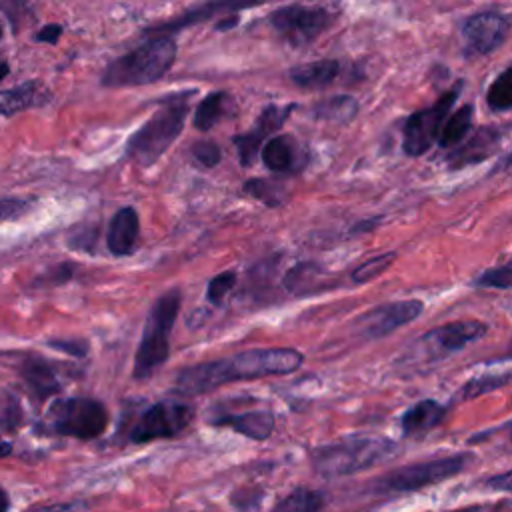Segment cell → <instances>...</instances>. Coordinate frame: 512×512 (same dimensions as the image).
Listing matches in <instances>:
<instances>
[{"mask_svg": "<svg viewBox=\"0 0 512 512\" xmlns=\"http://www.w3.org/2000/svg\"><path fill=\"white\" fill-rule=\"evenodd\" d=\"M474 284L480 288H512V262L484 270Z\"/></svg>", "mask_w": 512, "mask_h": 512, "instance_id": "4dcf8cb0", "label": "cell"}, {"mask_svg": "<svg viewBox=\"0 0 512 512\" xmlns=\"http://www.w3.org/2000/svg\"><path fill=\"white\" fill-rule=\"evenodd\" d=\"M470 462L468 454H456V456H444V458H434V460H424L416 464L402 466L400 470H394L386 478L380 480L382 490L388 492H412L420 490L430 484L444 482L458 472Z\"/></svg>", "mask_w": 512, "mask_h": 512, "instance_id": "9c48e42d", "label": "cell"}, {"mask_svg": "<svg viewBox=\"0 0 512 512\" xmlns=\"http://www.w3.org/2000/svg\"><path fill=\"white\" fill-rule=\"evenodd\" d=\"M512 380V374H502V376H480L470 380L464 388H462V398H472L484 392H490L494 388H500L504 384H508Z\"/></svg>", "mask_w": 512, "mask_h": 512, "instance_id": "1f68e13d", "label": "cell"}, {"mask_svg": "<svg viewBox=\"0 0 512 512\" xmlns=\"http://www.w3.org/2000/svg\"><path fill=\"white\" fill-rule=\"evenodd\" d=\"M50 346L60 352L78 356V358H82L86 354V344L78 342V340H50Z\"/></svg>", "mask_w": 512, "mask_h": 512, "instance_id": "8d00e7d4", "label": "cell"}, {"mask_svg": "<svg viewBox=\"0 0 512 512\" xmlns=\"http://www.w3.org/2000/svg\"><path fill=\"white\" fill-rule=\"evenodd\" d=\"M264 0H208V2H202L182 14H178L174 20L170 22H164V24H158V26H152V28H146V34L148 36H172L174 32H180L182 28H188V26H194V24H200V22H206L214 16H226V14H232V12H238V10H244V8H252V6H258L262 4Z\"/></svg>", "mask_w": 512, "mask_h": 512, "instance_id": "4fadbf2b", "label": "cell"}, {"mask_svg": "<svg viewBox=\"0 0 512 512\" xmlns=\"http://www.w3.org/2000/svg\"><path fill=\"white\" fill-rule=\"evenodd\" d=\"M30 208H32L30 200L0 196V220H16V218L24 216Z\"/></svg>", "mask_w": 512, "mask_h": 512, "instance_id": "e575fe53", "label": "cell"}, {"mask_svg": "<svg viewBox=\"0 0 512 512\" xmlns=\"http://www.w3.org/2000/svg\"><path fill=\"white\" fill-rule=\"evenodd\" d=\"M358 112V102L348 94H338L324 98L312 106V116L316 120L332 124H348Z\"/></svg>", "mask_w": 512, "mask_h": 512, "instance_id": "603a6c76", "label": "cell"}, {"mask_svg": "<svg viewBox=\"0 0 512 512\" xmlns=\"http://www.w3.org/2000/svg\"><path fill=\"white\" fill-rule=\"evenodd\" d=\"M334 16L322 6L286 4L270 12L268 22L278 36L294 48L314 42L330 24Z\"/></svg>", "mask_w": 512, "mask_h": 512, "instance_id": "ba28073f", "label": "cell"}, {"mask_svg": "<svg viewBox=\"0 0 512 512\" xmlns=\"http://www.w3.org/2000/svg\"><path fill=\"white\" fill-rule=\"evenodd\" d=\"M180 310V292L162 294L148 312L140 346L134 356V378L152 376L170 354V332Z\"/></svg>", "mask_w": 512, "mask_h": 512, "instance_id": "277c9868", "label": "cell"}, {"mask_svg": "<svg viewBox=\"0 0 512 512\" xmlns=\"http://www.w3.org/2000/svg\"><path fill=\"white\" fill-rule=\"evenodd\" d=\"M138 230H140V222H138L136 210L132 206L120 208L108 224V232H106L108 250L116 256L130 254L138 240Z\"/></svg>", "mask_w": 512, "mask_h": 512, "instance_id": "d6986e66", "label": "cell"}, {"mask_svg": "<svg viewBox=\"0 0 512 512\" xmlns=\"http://www.w3.org/2000/svg\"><path fill=\"white\" fill-rule=\"evenodd\" d=\"M502 140V130L498 126H482L478 128L464 144H458L448 154V166L450 168H464L470 164H478L486 158H490Z\"/></svg>", "mask_w": 512, "mask_h": 512, "instance_id": "9a60e30c", "label": "cell"}, {"mask_svg": "<svg viewBox=\"0 0 512 512\" xmlns=\"http://www.w3.org/2000/svg\"><path fill=\"white\" fill-rule=\"evenodd\" d=\"M10 452H12V446H10V442H6V440H2V438H0V458L8 456Z\"/></svg>", "mask_w": 512, "mask_h": 512, "instance_id": "60d3db41", "label": "cell"}, {"mask_svg": "<svg viewBox=\"0 0 512 512\" xmlns=\"http://www.w3.org/2000/svg\"><path fill=\"white\" fill-rule=\"evenodd\" d=\"M394 450H396V444L388 438L360 436V438H348V440L314 450L312 462L318 474L334 478V476H344V474L370 468L390 458Z\"/></svg>", "mask_w": 512, "mask_h": 512, "instance_id": "5b68a950", "label": "cell"}, {"mask_svg": "<svg viewBox=\"0 0 512 512\" xmlns=\"http://www.w3.org/2000/svg\"><path fill=\"white\" fill-rule=\"evenodd\" d=\"M488 326L480 320H456V322H448L432 332H428L424 336V340L434 342L436 348H440L442 352H454L464 348L468 342L482 338L486 334Z\"/></svg>", "mask_w": 512, "mask_h": 512, "instance_id": "ac0fdd59", "label": "cell"}, {"mask_svg": "<svg viewBox=\"0 0 512 512\" xmlns=\"http://www.w3.org/2000/svg\"><path fill=\"white\" fill-rule=\"evenodd\" d=\"M236 284V272H222L218 276H214L208 284V300L212 304H220L224 302V298L228 296V292L234 288Z\"/></svg>", "mask_w": 512, "mask_h": 512, "instance_id": "836d02e7", "label": "cell"}, {"mask_svg": "<svg viewBox=\"0 0 512 512\" xmlns=\"http://www.w3.org/2000/svg\"><path fill=\"white\" fill-rule=\"evenodd\" d=\"M340 74V62L338 60H314V62H306V64H298L294 68H290L288 76L290 80L306 90H320L330 86L336 76Z\"/></svg>", "mask_w": 512, "mask_h": 512, "instance_id": "44dd1931", "label": "cell"}, {"mask_svg": "<svg viewBox=\"0 0 512 512\" xmlns=\"http://www.w3.org/2000/svg\"><path fill=\"white\" fill-rule=\"evenodd\" d=\"M322 504L324 500L320 492H314L308 488H296L284 500L278 502L274 512H320Z\"/></svg>", "mask_w": 512, "mask_h": 512, "instance_id": "83f0119b", "label": "cell"}, {"mask_svg": "<svg viewBox=\"0 0 512 512\" xmlns=\"http://www.w3.org/2000/svg\"><path fill=\"white\" fill-rule=\"evenodd\" d=\"M446 408L442 404H438L436 400H422L416 402L414 406H410L402 418H400V428L406 436H414V434H424L430 428L438 426L440 420L444 418Z\"/></svg>", "mask_w": 512, "mask_h": 512, "instance_id": "7402d4cb", "label": "cell"}, {"mask_svg": "<svg viewBox=\"0 0 512 512\" xmlns=\"http://www.w3.org/2000/svg\"><path fill=\"white\" fill-rule=\"evenodd\" d=\"M506 358H512V350H510V352H508V354H506Z\"/></svg>", "mask_w": 512, "mask_h": 512, "instance_id": "ee69618b", "label": "cell"}, {"mask_svg": "<svg viewBox=\"0 0 512 512\" xmlns=\"http://www.w3.org/2000/svg\"><path fill=\"white\" fill-rule=\"evenodd\" d=\"M190 92L170 94L160 108L136 130L126 144V154L140 166H152L180 136L188 116Z\"/></svg>", "mask_w": 512, "mask_h": 512, "instance_id": "3957f363", "label": "cell"}, {"mask_svg": "<svg viewBox=\"0 0 512 512\" xmlns=\"http://www.w3.org/2000/svg\"><path fill=\"white\" fill-rule=\"evenodd\" d=\"M396 258V252H386V254H378L370 260H366L364 264H360L354 272H352V280L354 282H368L376 276H380L386 268H390L392 260Z\"/></svg>", "mask_w": 512, "mask_h": 512, "instance_id": "f546056e", "label": "cell"}, {"mask_svg": "<svg viewBox=\"0 0 512 512\" xmlns=\"http://www.w3.org/2000/svg\"><path fill=\"white\" fill-rule=\"evenodd\" d=\"M422 308L424 304L420 300H398L376 306L362 316V330L368 338H382L418 318Z\"/></svg>", "mask_w": 512, "mask_h": 512, "instance_id": "5bb4252c", "label": "cell"}, {"mask_svg": "<svg viewBox=\"0 0 512 512\" xmlns=\"http://www.w3.org/2000/svg\"><path fill=\"white\" fill-rule=\"evenodd\" d=\"M8 510V494L0 488V512Z\"/></svg>", "mask_w": 512, "mask_h": 512, "instance_id": "b9f144b4", "label": "cell"}, {"mask_svg": "<svg viewBox=\"0 0 512 512\" xmlns=\"http://www.w3.org/2000/svg\"><path fill=\"white\" fill-rule=\"evenodd\" d=\"M22 378L40 398H46V396L58 392V388H60L54 370L42 358L24 360Z\"/></svg>", "mask_w": 512, "mask_h": 512, "instance_id": "cb8c5ba5", "label": "cell"}, {"mask_svg": "<svg viewBox=\"0 0 512 512\" xmlns=\"http://www.w3.org/2000/svg\"><path fill=\"white\" fill-rule=\"evenodd\" d=\"M194 416V410L184 402H158L150 406L132 428V442H150L170 438L182 432Z\"/></svg>", "mask_w": 512, "mask_h": 512, "instance_id": "30bf717a", "label": "cell"}, {"mask_svg": "<svg viewBox=\"0 0 512 512\" xmlns=\"http://www.w3.org/2000/svg\"><path fill=\"white\" fill-rule=\"evenodd\" d=\"M292 110H294V104H288V106L270 104L260 112L252 130H248L244 134H236L232 138V142L236 144L242 166H252L254 164L256 156L262 152L264 140L270 138L276 130L282 128V124L286 122V118L290 116Z\"/></svg>", "mask_w": 512, "mask_h": 512, "instance_id": "7c38bea8", "label": "cell"}, {"mask_svg": "<svg viewBox=\"0 0 512 512\" xmlns=\"http://www.w3.org/2000/svg\"><path fill=\"white\" fill-rule=\"evenodd\" d=\"M176 60V42L172 36H150L148 42L112 60L102 72V86L126 88L160 80Z\"/></svg>", "mask_w": 512, "mask_h": 512, "instance_id": "7a4b0ae2", "label": "cell"}, {"mask_svg": "<svg viewBox=\"0 0 512 512\" xmlns=\"http://www.w3.org/2000/svg\"><path fill=\"white\" fill-rule=\"evenodd\" d=\"M260 154H262L264 166L278 174L298 172L306 164V150L290 134H280V136L268 138V142L262 146Z\"/></svg>", "mask_w": 512, "mask_h": 512, "instance_id": "2e32d148", "label": "cell"}, {"mask_svg": "<svg viewBox=\"0 0 512 512\" xmlns=\"http://www.w3.org/2000/svg\"><path fill=\"white\" fill-rule=\"evenodd\" d=\"M486 484L494 490H512V470H508L504 474H498V476H492Z\"/></svg>", "mask_w": 512, "mask_h": 512, "instance_id": "f35d334b", "label": "cell"}, {"mask_svg": "<svg viewBox=\"0 0 512 512\" xmlns=\"http://www.w3.org/2000/svg\"><path fill=\"white\" fill-rule=\"evenodd\" d=\"M190 152H192L194 162H196L198 166H202V168H212V166H216V164L220 162V156H222L220 146H218L216 142H210V140L194 142L192 148H190Z\"/></svg>", "mask_w": 512, "mask_h": 512, "instance_id": "d6a6232c", "label": "cell"}, {"mask_svg": "<svg viewBox=\"0 0 512 512\" xmlns=\"http://www.w3.org/2000/svg\"><path fill=\"white\" fill-rule=\"evenodd\" d=\"M510 32V20L496 12L484 10L466 18L462 24L466 56H484L498 50Z\"/></svg>", "mask_w": 512, "mask_h": 512, "instance_id": "8fae6325", "label": "cell"}, {"mask_svg": "<svg viewBox=\"0 0 512 512\" xmlns=\"http://www.w3.org/2000/svg\"><path fill=\"white\" fill-rule=\"evenodd\" d=\"M302 360V354L294 348H254L232 358L184 368L176 378V390L182 394H204L234 380L288 374L300 368Z\"/></svg>", "mask_w": 512, "mask_h": 512, "instance_id": "6da1fadb", "label": "cell"}, {"mask_svg": "<svg viewBox=\"0 0 512 512\" xmlns=\"http://www.w3.org/2000/svg\"><path fill=\"white\" fill-rule=\"evenodd\" d=\"M52 100V92L40 80H26L0 92V116H14L22 110L40 108Z\"/></svg>", "mask_w": 512, "mask_h": 512, "instance_id": "e0dca14e", "label": "cell"}, {"mask_svg": "<svg viewBox=\"0 0 512 512\" xmlns=\"http://www.w3.org/2000/svg\"><path fill=\"white\" fill-rule=\"evenodd\" d=\"M230 104V98L226 92H210L196 108L194 112V128L196 130H210L216 122L222 120L226 114V108Z\"/></svg>", "mask_w": 512, "mask_h": 512, "instance_id": "484cf974", "label": "cell"}, {"mask_svg": "<svg viewBox=\"0 0 512 512\" xmlns=\"http://www.w3.org/2000/svg\"><path fill=\"white\" fill-rule=\"evenodd\" d=\"M216 426H228L252 440H266L274 430V416L270 410H248L242 414H226L214 420Z\"/></svg>", "mask_w": 512, "mask_h": 512, "instance_id": "ffe728a7", "label": "cell"}, {"mask_svg": "<svg viewBox=\"0 0 512 512\" xmlns=\"http://www.w3.org/2000/svg\"><path fill=\"white\" fill-rule=\"evenodd\" d=\"M244 190H246L250 196L262 200V202L268 204V206H278V204L284 202V190H282V186L276 184V182H270V180H260V178L248 180V182L244 184Z\"/></svg>", "mask_w": 512, "mask_h": 512, "instance_id": "f1b7e54d", "label": "cell"}, {"mask_svg": "<svg viewBox=\"0 0 512 512\" xmlns=\"http://www.w3.org/2000/svg\"><path fill=\"white\" fill-rule=\"evenodd\" d=\"M464 82L456 80L450 90H446L432 106L422 108L418 112H412L402 130V148L408 156H422L426 154L434 142H438L440 130L446 122V118L452 112V106L456 104Z\"/></svg>", "mask_w": 512, "mask_h": 512, "instance_id": "52a82bcc", "label": "cell"}, {"mask_svg": "<svg viewBox=\"0 0 512 512\" xmlns=\"http://www.w3.org/2000/svg\"><path fill=\"white\" fill-rule=\"evenodd\" d=\"M240 22V16L236 14V12H232V14H226V16H222V20H216V30H228V28H234L236 24Z\"/></svg>", "mask_w": 512, "mask_h": 512, "instance_id": "ab89813d", "label": "cell"}, {"mask_svg": "<svg viewBox=\"0 0 512 512\" xmlns=\"http://www.w3.org/2000/svg\"><path fill=\"white\" fill-rule=\"evenodd\" d=\"M472 116H474L472 104H464L456 112H452L440 130L438 146L440 148H456L464 140V136L470 132Z\"/></svg>", "mask_w": 512, "mask_h": 512, "instance_id": "d4e9b609", "label": "cell"}, {"mask_svg": "<svg viewBox=\"0 0 512 512\" xmlns=\"http://www.w3.org/2000/svg\"><path fill=\"white\" fill-rule=\"evenodd\" d=\"M10 72V64L8 62H4V60H0V80H4V76Z\"/></svg>", "mask_w": 512, "mask_h": 512, "instance_id": "7bdbcfd3", "label": "cell"}, {"mask_svg": "<svg viewBox=\"0 0 512 512\" xmlns=\"http://www.w3.org/2000/svg\"><path fill=\"white\" fill-rule=\"evenodd\" d=\"M48 424L62 436L90 440L106 430L108 410L94 398H64L50 406Z\"/></svg>", "mask_w": 512, "mask_h": 512, "instance_id": "8992f818", "label": "cell"}, {"mask_svg": "<svg viewBox=\"0 0 512 512\" xmlns=\"http://www.w3.org/2000/svg\"><path fill=\"white\" fill-rule=\"evenodd\" d=\"M0 40H2V28H0Z\"/></svg>", "mask_w": 512, "mask_h": 512, "instance_id": "f6af8a7d", "label": "cell"}, {"mask_svg": "<svg viewBox=\"0 0 512 512\" xmlns=\"http://www.w3.org/2000/svg\"><path fill=\"white\" fill-rule=\"evenodd\" d=\"M26 512H86V506L82 502H64V504H44L34 506Z\"/></svg>", "mask_w": 512, "mask_h": 512, "instance_id": "d590c367", "label": "cell"}, {"mask_svg": "<svg viewBox=\"0 0 512 512\" xmlns=\"http://www.w3.org/2000/svg\"><path fill=\"white\" fill-rule=\"evenodd\" d=\"M486 104L492 112L512 110V66L502 70L486 92Z\"/></svg>", "mask_w": 512, "mask_h": 512, "instance_id": "4316f807", "label": "cell"}, {"mask_svg": "<svg viewBox=\"0 0 512 512\" xmlns=\"http://www.w3.org/2000/svg\"><path fill=\"white\" fill-rule=\"evenodd\" d=\"M62 36V26L60 24H46L36 32V40L38 42H46V44H56Z\"/></svg>", "mask_w": 512, "mask_h": 512, "instance_id": "74e56055", "label": "cell"}]
</instances>
